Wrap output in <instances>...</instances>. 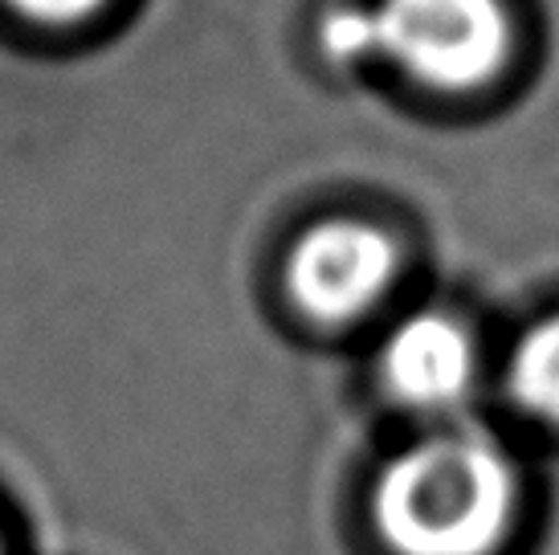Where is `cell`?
<instances>
[{
    "label": "cell",
    "mask_w": 559,
    "mask_h": 555,
    "mask_svg": "<svg viewBox=\"0 0 559 555\" xmlns=\"http://www.w3.org/2000/svg\"><path fill=\"white\" fill-rule=\"evenodd\" d=\"M478 352L469 331L445 310L404 319L380 352V380L392 401L417 413H450L469 397Z\"/></svg>",
    "instance_id": "4"
},
{
    "label": "cell",
    "mask_w": 559,
    "mask_h": 555,
    "mask_svg": "<svg viewBox=\"0 0 559 555\" xmlns=\"http://www.w3.org/2000/svg\"><path fill=\"white\" fill-rule=\"evenodd\" d=\"M396 246L364 221H323L298 237L286 262L295 307L314 323H347L389 291Z\"/></svg>",
    "instance_id": "3"
},
{
    "label": "cell",
    "mask_w": 559,
    "mask_h": 555,
    "mask_svg": "<svg viewBox=\"0 0 559 555\" xmlns=\"http://www.w3.org/2000/svg\"><path fill=\"white\" fill-rule=\"evenodd\" d=\"M519 515V470L495 437L445 429L396 453L372 486L392 555H498Z\"/></svg>",
    "instance_id": "1"
},
{
    "label": "cell",
    "mask_w": 559,
    "mask_h": 555,
    "mask_svg": "<svg viewBox=\"0 0 559 555\" xmlns=\"http://www.w3.org/2000/svg\"><path fill=\"white\" fill-rule=\"evenodd\" d=\"M13 13L29 16L37 25H79L94 16L107 0H4Z\"/></svg>",
    "instance_id": "7"
},
{
    "label": "cell",
    "mask_w": 559,
    "mask_h": 555,
    "mask_svg": "<svg viewBox=\"0 0 559 555\" xmlns=\"http://www.w3.org/2000/svg\"><path fill=\"white\" fill-rule=\"evenodd\" d=\"M507 392L523 413L559 425V315L519 340L507 364Z\"/></svg>",
    "instance_id": "5"
},
{
    "label": "cell",
    "mask_w": 559,
    "mask_h": 555,
    "mask_svg": "<svg viewBox=\"0 0 559 555\" xmlns=\"http://www.w3.org/2000/svg\"><path fill=\"white\" fill-rule=\"evenodd\" d=\"M323 49L343 66L372 62V37H368V16L359 4H343L323 21Z\"/></svg>",
    "instance_id": "6"
},
{
    "label": "cell",
    "mask_w": 559,
    "mask_h": 555,
    "mask_svg": "<svg viewBox=\"0 0 559 555\" xmlns=\"http://www.w3.org/2000/svg\"><path fill=\"white\" fill-rule=\"evenodd\" d=\"M364 16L372 62H392L433 91H474L511 54L502 0H376Z\"/></svg>",
    "instance_id": "2"
},
{
    "label": "cell",
    "mask_w": 559,
    "mask_h": 555,
    "mask_svg": "<svg viewBox=\"0 0 559 555\" xmlns=\"http://www.w3.org/2000/svg\"><path fill=\"white\" fill-rule=\"evenodd\" d=\"M0 555H4V552H0Z\"/></svg>",
    "instance_id": "8"
}]
</instances>
